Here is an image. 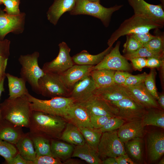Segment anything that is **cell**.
Instances as JSON below:
<instances>
[{
	"label": "cell",
	"mask_w": 164,
	"mask_h": 164,
	"mask_svg": "<svg viewBox=\"0 0 164 164\" xmlns=\"http://www.w3.org/2000/svg\"><path fill=\"white\" fill-rule=\"evenodd\" d=\"M63 118L43 112L32 111L29 128L31 134L59 139L66 126Z\"/></svg>",
	"instance_id": "cell-1"
},
{
	"label": "cell",
	"mask_w": 164,
	"mask_h": 164,
	"mask_svg": "<svg viewBox=\"0 0 164 164\" xmlns=\"http://www.w3.org/2000/svg\"><path fill=\"white\" fill-rule=\"evenodd\" d=\"M27 95L14 99L8 98L1 105L2 120L15 125L29 128L32 110Z\"/></svg>",
	"instance_id": "cell-2"
},
{
	"label": "cell",
	"mask_w": 164,
	"mask_h": 164,
	"mask_svg": "<svg viewBox=\"0 0 164 164\" xmlns=\"http://www.w3.org/2000/svg\"><path fill=\"white\" fill-rule=\"evenodd\" d=\"M164 25L152 20L134 14L125 20L111 35L108 40V46L113 44L121 36L128 34L149 32L152 29H161Z\"/></svg>",
	"instance_id": "cell-3"
},
{
	"label": "cell",
	"mask_w": 164,
	"mask_h": 164,
	"mask_svg": "<svg viewBox=\"0 0 164 164\" xmlns=\"http://www.w3.org/2000/svg\"><path fill=\"white\" fill-rule=\"evenodd\" d=\"M26 95L30 103L32 111H41L63 118L75 103L70 97H58L43 100L36 98L29 93Z\"/></svg>",
	"instance_id": "cell-4"
},
{
	"label": "cell",
	"mask_w": 164,
	"mask_h": 164,
	"mask_svg": "<svg viewBox=\"0 0 164 164\" xmlns=\"http://www.w3.org/2000/svg\"><path fill=\"white\" fill-rule=\"evenodd\" d=\"M75 6L69 12L72 15H87L100 19L104 26H108L112 14L119 10L122 5H115L109 8L105 7L99 2L87 0H75Z\"/></svg>",
	"instance_id": "cell-5"
},
{
	"label": "cell",
	"mask_w": 164,
	"mask_h": 164,
	"mask_svg": "<svg viewBox=\"0 0 164 164\" xmlns=\"http://www.w3.org/2000/svg\"><path fill=\"white\" fill-rule=\"evenodd\" d=\"M39 53L35 51L31 54L21 55L18 59L22 66L21 77L27 82L32 90L38 94H39L38 80L45 74L39 66Z\"/></svg>",
	"instance_id": "cell-6"
},
{
	"label": "cell",
	"mask_w": 164,
	"mask_h": 164,
	"mask_svg": "<svg viewBox=\"0 0 164 164\" xmlns=\"http://www.w3.org/2000/svg\"><path fill=\"white\" fill-rule=\"evenodd\" d=\"M97 150L102 161L108 157L116 158L126 153L124 143L119 138L116 130L102 133Z\"/></svg>",
	"instance_id": "cell-7"
},
{
	"label": "cell",
	"mask_w": 164,
	"mask_h": 164,
	"mask_svg": "<svg viewBox=\"0 0 164 164\" xmlns=\"http://www.w3.org/2000/svg\"><path fill=\"white\" fill-rule=\"evenodd\" d=\"M39 94L53 98L69 97L70 91L64 85L58 74L46 73L38 80Z\"/></svg>",
	"instance_id": "cell-8"
},
{
	"label": "cell",
	"mask_w": 164,
	"mask_h": 164,
	"mask_svg": "<svg viewBox=\"0 0 164 164\" xmlns=\"http://www.w3.org/2000/svg\"><path fill=\"white\" fill-rule=\"evenodd\" d=\"M59 51L57 56L52 61L45 63L42 69L44 72L60 74L74 65L70 55V49L65 42L58 45Z\"/></svg>",
	"instance_id": "cell-9"
},
{
	"label": "cell",
	"mask_w": 164,
	"mask_h": 164,
	"mask_svg": "<svg viewBox=\"0 0 164 164\" xmlns=\"http://www.w3.org/2000/svg\"><path fill=\"white\" fill-rule=\"evenodd\" d=\"M120 42H117L115 47L98 64L94 66L93 70L107 69L129 71L131 70V64L122 55L119 51Z\"/></svg>",
	"instance_id": "cell-10"
},
{
	"label": "cell",
	"mask_w": 164,
	"mask_h": 164,
	"mask_svg": "<svg viewBox=\"0 0 164 164\" xmlns=\"http://www.w3.org/2000/svg\"><path fill=\"white\" fill-rule=\"evenodd\" d=\"M111 103L118 109L117 117L128 122L142 120L146 109L130 97H127Z\"/></svg>",
	"instance_id": "cell-11"
},
{
	"label": "cell",
	"mask_w": 164,
	"mask_h": 164,
	"mask_svg": "<svg viewBox=\"0 0 164 164\" xmlns=\"http://www.w3.org/2000/svg\"><path fill=\"white\" fill-rule=\"evenodd\" d=\"M134 14L164 24V12L162 5H154L144 0H127Z\"/></svg>",
	"instance_id": "cell-12"
},
{
	"label": "cell",
	"mask_w": 164,
	"mask_h": 164,
	"mask_svg": "<svg viewBox=\"0 0 164 164\" xmlns=\"http://www.w3.org/2000/svg\"><path fill=\"white\" fill-rule=\"evenodd\" d=\"M86 108L89 115L117 116L118 109L111 103L93 95L86 101L79 103Z\"/></svg>",
	"instance_id": "cell-13"
},
{
	"label": "cell",
	"mask_w": 164,
	"mask_h": 164,
	"mask_svg": "<svg viewBox=\"0 0 164 164\" xmlns=\"http://www.w3.org/2000/svg\"><path fill=\"white\" fill-rule=\"evenodd\" d=\"M26 14L21 13L17 15H11L0 12V39L10 32L19 34L23 32Z\"/></svg>",
	"instance_id": "cell-14"
},
{
	"label": "cell",
	"mask_w": 164,
	"mask_h": 164,
	"mask_svg": "<svg viewBox=\"0 0 164 164\" xmlns=\"http://www.w3.org/2000/svg\"><path fill=\"white\" fill-rule=\"evenodd\" d=\"M97 89L94 83L89 75L77 82L70 91L69 97L75 102L84 101L94 95Z\"/></svg>",
	"instance_id": "cell-15"
},
{
	"label": "cell",
	"mask_w": 164,
	"mask_h": 164,
	"mask_svg": "<svg viewBox=\"0 0 164 164\" xmlns=\"http://www.w3.org/2000/svg\"><path fill=\"white\" fill-rule=\"evenodd\" d=\"M125 87L130 97L146 109L160 108L156 100L146 88L144 82Z\"/></svg>",
	"instance_id": "cell-16"
},
{
	"label": "cell",
	"mask_w": 164,
	"mask_h": 164,
	"mask_svg": "<svg viewBox=\"0 0 164 164\" xmlns=\"http://www.w3.org/2000/svg\"><path fill=\"white\" fill-rule=\"evenodd\" d=\"M94 66L75 64L59 75L62 82L70 91L77 82L90 75Z\"/></svg>",
	"instance_id": "cell-17"
},
{
	"label": "cell",
	"mask_w": 164,
	"mask_h": 164,
	"mask_svg": "<svg viewBox=\"0 0 164 164\" xmlns=\"http://www.w3.org/2000/svg\"><path fill=\"white\" fill-rule=\"evenodd\" d=\"M63 118L78 128H93L86 108L79 103L75 102L68 110Z\"/></svg>",
	"instance_id": "cell-18"
},
{
	"label": "cell",
	"mask_w": 164,
	"mask_h": 164,
	"mask_svg": "<svg viewBox=\"0 0 164 164\" xmlns=\"http://www.w3.org/2000/svg\"><path fill=\"white\" fill-rule=\"evenodd\" d=\"M94 95L110 103L125 98H131L125 87L115 83L106 87L96 89Z\"/></svg>",
	"instance_id": "cell-19"
},
{
	"label": "cell",
	"mask_w": 164,
	"mask_h": 164,
	"mask_svg": "<svg viewBox=\"0 0 164 164\" xmlns=\"http://www.w3.org/2000/svg\"><path fill=\"white\" fill-rule=\"evenodd\" d=\"M142 120L133 121L124 124L117 131L118 137L124 143L136 138H142L144 134Z\"/></svg>",
	"instance_id": "cell-20"
},
{
	"label": "cell",
	"mask_w": 164,
	"mask_h": 164,
	"mask_svg": "<svg viewBox=\"0 0 164 164\" xmlns=\"http://www.w3.org/2000/svg\"><path fill=\"white\" fill-rule=\"evenodd\" d=\"M149 157L152 162L159 159L164 153V134L159 132L150 133L147 139Z\"/></svg>",
	"instance_id": "cell-21"
},
{
	"label": "cell",
	"mask_w": 164,
	"mask_h": 164,
	"mask_svg": "<svg viewBox=\"0 0 164 164\" xmlns=\"http://www.w3.org/2000/svg\"><path fill=\"white\" fill-rule=\"evenodd\" d=\"M75 4V0H55L47 12L48 20L56 25L61 16L65 12L72 10Z\"/></svg>",
	"instance_id": "cell-22"
},
{
	"label": "cell",
	"mask_w": 164,
	"mask_h": 164,
	"mask_svg": "<svg viewBox=\"0 0 164 164\" xmlns=\"http://www.w3.org/2000/svg\"><path fill=\"white\" fill-rule=\"evenodd\" d=\"M112 46L108 47L102 52L97 55L90 54L86 50H83L74 55L72 59L75 64L95 66L99 63L111 50Z\"/></svg>",
	"instance_id": "cell-23"
},
{
	"label": "cell",
	"mask_w": 164,
	"mask_h": 164,
	"mask_svg": "<svg viewBox=\"0 0 164 164\" xmlns=\"http://www.w3.org/2000/svg\"><path fill=\"white\" fill-rule=\"evenodd\" d=\"M71 157H78L91 164H102L98 152L93 149L86 142L74 147Z\"/></svg>",
	"instance_id": "cell-24"
},
{
	"label": "cell",
	"mask_w": 164,
	"mask_h": 164,
	"mask_svg": "<svg viewBox=\"0 0 164 164\" xmlns=\"http://www.w3.org/2000/svg\"><path fill=\"white\" fill-rule=\"evenodd\" d=\"M5 76L8 81L9 98H15L26 95L29 93L26 86V82L23 78L8 73H6Z\"/></svg>",
	"instance_id": "cell-25"
},
{
	"label": "cell",
	"mask_w": 164,
	"mask_h": 164,
	"mask_svg": "<svg viewBox=\"0 0 164 164\" xmlns=\"http://www.w3.org/2000/svg\"><path fill=\"white\" fill-rule=\"evenodd\" d=\"M15 145L21 156L26 160L31 161L32 163L36 154L29 132L24 134Z\"/></svg>",
	"instance_id": "cell-26"
},
{
	"label": "cell",
	"mask_w": 164,
	"mask_h": 164,
	"mask_svg": "<svg viewBox=\"0 0 164 164\" xmlns=\"http://www.w3.org/2000/svg\"><path fill=\"white\" fill-rule=\"evenodd\" d=\"M7 122V124L5 126L0 123V138L15 145L24 134L22 130V127Z\"/></svg>",
	"instance_id": "cell-27"
},
{
	"label": "cell",
	"mask_w": 164,
	"mask_h": 164,
	"mask_svg": "<svg viewBox=\"0 0 164 164\" xmlns=\"http://www.w3.org/2000/svg\"><path fill=\"white\" fill-rule=\"evenodd\" d=\"M59 139L76 145H82L86 142L78 128L69 122L67 123Z\"/></svg>",
	"instance_id": "cell-28"
},
{
	"label": "cell",
	"mask_w": 164,
	"mask_h": 164,
	"mask_svg": "<svg viewBox=\"0 0 164 164\" xmlns=\"http://www.w3.org/2000/svg\"><path fill=\"white\" fill-rule=\"evenodd\" d=\"M116 70L107 69L92 70L90 75L97 88L106 87L115 84L114 75Z\"/></svg>",
	"instance_id": "cell-29"
},
{
	"label": "cell",
	"mask_w": 164,
	"mask_h": 164,
	"mask_svg": "<svg viewBox=\"0 0 164 164\" xmlns=\"http://www.w3.org/2000/svg\"><path fill=\"white\" fill-rule=\"evenodd\" d=\"M74 146L73 145L58 140L51 139V149L53 155L64 161L71 157Z\"/></svg>",
	"instance_id": "cell-30"
},
{
	"label": "cell",
	"mask_w": 164,
	"mask_h": 164,
	"mask_svg": "<svg viewBox=\"0 0 164 164\" xmlns=\"http://www.w3.org/2000/svg\"><path fill=\"white\" fill-rule=\"evenodd\" d=\"M160 108L146 109L142 118L143 126L152 125L164 128V112Z\"/></svg>",
	"instance_id": "cell-31"
},
{
	"label": "cell",
	"mask_w": 164,
	"mask_h": 164,
	"mask_svg": "<svg viewBox=\"0 0 164 164\" xmlns=\"http://www.w3.org/2000/svg\"><path fill=\"white\" fill-rule=\"evenodd\" d=\"M37 155L53 156L51 149V140L44 136L29 132Z\"/></svg>",
	"instance_id": "cell-32"
},
{
	"label": "cell",
	"mask_w": 164,
	"mask_h": 164,
	"mask_svg": "<svg viewBox=\"0 0 164 164\" xmlns=\"http://www.w3.org/2000/svg\"><path fill=\"white\" fill-rule=\"evenodd\" d=\"M83 135L86 143L98 152V146L102 133L99 129L93 128H78Z\"/></svg>",
	"instance_id": "cell-33"
},
{
	"label": "cell",
	"mask_w": 164,
	"mask_h": 164,
	"mask_svg": "<svg viewBox=\"0 0 164 164\" xmlns=\"http://www.w3.org/2000/svg\"><path fill=\"white\" fill-rule=\"evenodd\" d=\"M125 147L130 156L134 159L140 160L142 156V143L141 138H136L125 143Z\"/></svg>",
	"instance_id": "cell-34"
},
{
	"label": "cell",
	"mask_w": 164,
	"mask_h": 164,
	"mask_svg": "<svg viewBox=\"0 0 164 164\" xmlns=\"http://www.w3.org/2000/svg\"><path fill=\"white\" fill-rule=\"evenodd\" d=\"M18 152L13 144L0 138V155L5 158L8 164Z\"/></svg>",
	"instance_id": "cell-35"
},
{
	"label": "cell",
	"mask_w": 164,
	"mask_h": 164,
	"mask_svg": "<svg viewBox=\"0 0 164 164\" xmlns=\"http://www.w3.org/2000/svg\"><path fill=\"white\" fill-rule=\"evenodd\" d=\"M123 56L128 60L130 59L137 57L145 58L155 57L164 58V54L155 53L143 46L135 52L125 54Z\"/></svg>",
	"instance_id": "cell-36"
},
{
	"label": "cell",
	"mask_w": 164,
	"mask_h": 164,
	"mask_svg": "<svg viewBox=\"0 0 164 164\" xmlns=\"http://www.w3.org/2000/svg\"><path fill=\"white\" fill-rule=\"evenodd\" d=\"M152 51L159 54H164V38L162 35L155 36V37L143 45Z\"/></svg>",
	"instance_id": "cell-37"
},
{
	"label": "cell",
	"mask_w": 164,
	"mask_h": 164,
	"mask_svg": "<svg viewBox=\"0 0 164 164\" xmlns=\"http://www.w3.org/2000/svg\"><path fill=\"white\" fill-rule=\"evenodd\" d=\"M155 71L152 68L148 74L144 81L145 86L150 94L156 100L158 97V94L155 83Z\"/></svg>",
	"instance_id": "cell-38"
},
{
	"label": "cell",
	"mask_w": 164,
	"mask_h": 164,
	"mask_svg": "<svg viewBox=\"0 0 164 164\" xmlns=\"http://www.w3.org/2000/svg\"><path fill=\"white\" fill-rule=\"evenodd\" d=\"M126 40L123 45V53L125 54L135 52L143 46V45L132 34L126 35Z\"/></svg>",
	"instance_id": "cell-39"
},
{
	"label": "cell",
	"mask_w": 164,
	"mask_h": 164,
	"mask_svg": "<svg viewBox=\"0 0 164 164\" xmlns=\"http://www.w3.org/2000/svg\"><path fill=\"white\" fill-rule=\"evenodd\" d=\"M125 122V121L118 117H111L103 127L99 129L102 133L112 131L118 129Z\"/></svg>",
	"instance_id": "cell-40"
},
{
	"label": "cell",
	"mask_w": 164,
	"mask_h": 164,
	"mask_svg": "<svg viewBox=\"0 0 164 164\" xmlns=\"http://www.w3.org/2000/svg\"><path fill=\"white\" fill-rule=\"evenodd\" d=\"M20 0H2V3L5 6L4 11L11 15H17L21 12L19 9Z\"/></svg>",
	"instance_id": "cell-41"
},
{
	"label": "cell",
	"mask_w": 164,
	"mask_h": 164,
	"mask_svg": "<svg viewBox=\"0 0 164 164\" xmlns=\"http://www.w3.org/2000/svg\"><path fill=\"white\" fill-rule=\"evenodd\" d=\"M61 161L59 158L50 155H37L32 162V164H61Z\"/></svg>",
	"instance_id": "cell-42"
},
{
	"label": "cell",
	"mask_w": 164,
	"mask_h": 164,
	"mask_svg": "<svg viewBox=\"0 0 164 164\" xmlns=\"http://www.w3.org/2000/svg\"><path fill=\"white\" fill-rule=\"evenodd\" d=\"M147 74L145 72L136 75L131 74L126 80L123 86H132L144 82Z\"/></svg>",
	"instance_id": "cell-43"
},
{
	"label": "cell",
	"mask_w": 164,
	"mask_h": 164,
	"mask_svg": "<svg viewBox=\"0 0 164 164\" xmlns=\"http://www.w3.org/2000/svg\"><path fill=\"white\" fill-rule=\"evenodd\" d=\"M91 123L93 128L99 129L101 128L111 117L103 115H90Z\"/></svg>",
	"instance_id": "cell-44"
},
{
	"label": "cell",
	"mask_w": 164,
	"mask_h": 164,
	"mask_svg": "<svg viewBox=\"0 0 164 164\" xmlns=\"http://www.w3.org/2000/svg\"><path fill=\"white\" fill-rule=\"evenodd\" d=\"M131 74L128 71L116 70L114 75V80L116 84L123 86L126 80Z\"/></svg>",
	"instance_id": "cell-45"
},
{
	"label": "cell",
	"mask_w": 164,
	"mask_h": 164,
	"mask_svg": "<svg viewBox=\"0 0 164 164\" xmlns=\"http://www.w3.org/2000/svg\"><path fill=\"white\" fill-rule=\"evenodd\" d=\"M134 68L136 70H141L146 67L147 59L145 57H137L130 59Z\"/></svg>",
	"instance_id": "cell-46"
},
{
	"label": "cell",
	"mask_w": 164,
	"mask_h": 164,
	"mask_svg": "<svg viewBox=\"0 0 164 164\" xmlns=\"http://www.w3.org/2000/svg\"><path fill=\"white\" fill-rule=\"evenodd\" d=\"M146 67L151 68H159L164 64V58L155 57L147 58Z\"/></svg>",
	"instance_id": "cell-47"
},
{
	"label": "cell",
	"mask_w": 164,
	"mask_h": 164,
	"mask_svg": "<svg viewBox=\"0 0 164 164\" xmlns=\"http://www.w3.org/2000/svg\"><path fill=\"white\" fill-rule=\"evenodd\" d=\"M131 34L142 44L143 46L155 37V36L152 35L149 32Z\"/></svg>",
	"instance_id": "cell-48"
},
{
	"label": "cell",
	"mask_w": 164,
	"mask_h": 164,
	"mask_svg": "<svg viewBox=\"0 0 164 164\" xmlns=\"http://www.w3.org/2000/svg\"><path fill=\"white\" fill-rule=\"evenodd\" d=\"M10 42L8 40L0 39V56L8 58L9 55V47Z\"/></svg>",
	"instance_id": "cell-49"
},
{
	"label": "cell",
	"mask_w": 164,
	"mask_h": 164,
	"mask_svg": "<svg viewBox=\"0 0 164 164\" xmlns=\"http://www.w3.org/2000/svg\"><path fill=\"white\" fill-rule=\"evenodd\" d=\"M118 164H135L136 163L132 160L126 153L115 158Z\"/></svg>",
	"instance_id": "cell-50"
},
{
	"label": "cell",
	"mask_w": 164,
	"mask_h": 164,
	"mask_svg": "<svg viewBox=\"0 0 164 164\" xmlns=\"http://www.w3.org/2000/svg\"><path fill=\"white\" fill-rule=\"evenodd\" d=\"M9 164H32V162L24 159L18 152L11 159Z\"/></svg>",
	"instance_id": "cell-51"
},
{
	"label": "cell",
	"mask_w": 164,
	"mask_h": 164,
	"mask_svg": "<svg viewBox=\"0 0 164 164\" xmlns=\"http://www.w3.org/2000/svg\"><path fill=\"white\" fill-rule=\"evenodd\" d=\"M8 58L0 56V80L5 76V70L6 68Z\"/></svg>",
	"instance_id": "cell-52"
},
{
	"label": "cell",
	"mask_w": 164,
	"mask_h": 164,
	"mask_svg": "<svg viewBox=\"0 0 164 164\" xmlns=\"http://www.w3.org/2000/svg\"><path fill=\"white\" fill-rule=\"evenodd\" d=\"M102 164H118L115 158L109 157L107 158L102 161Z\"/></svg>",
	"instance_id": "cell-53"
},
{
	"label": "cell",
	"mask_w": 164,
	"mask_h": 164,
	"mask_svg": "<svg viewBox=\"0 0 164 164\" xmlns=\"http://www.w3.org/2000/svg\"><path fill=\"white\" fill-rule=\"evenodd\" d=\"M157 103L160 107L162 109H164V94L162 93L158 94V97L157 100Z\"/></svg>",
	"instance_id": "cell-54"
},
{
	"label": "cell",
	"mask_w": 164,
	"mask_h": 164,
	"mask_svg": "<svg viewBox=\"0 0 164 164\" xmlns=\"http://www.w3.org/2000/svg\"><path fill=\"white\" fill-rule=\"evenodd\" d=\"M5 77L2 78L0 80V99L2 93L4 91V83ZM2 121V117L0 108V122Z\"/></svg>",
	"instance_id": "cell-55"
},
{
	"label": "cell",
	"mask_w": 164,
	"mask_h": 164,
	"mask_svg": "<svg viewBox=\"0 0 164 164\" xmlns=\"http://www.w3.org/2000/svg\"><path fill=\"white\" fill-rule=\"evenodd\" d=\"M80 162L75 159H70V158L63 161V164H79Z\"/></svg>",
	"instance_id": "cell-56"
},
{
	"label": "cell",
	"mask_w": 164,
	"mask_h": 164,
	"mask_svg": "<svg viewBox=\"0 0 164 164\" xmlns=\"http://www.w3.org/2000/svg\"><path fill=\"white\" fill-rule=\"evenodd\" d=\"M159 164H164V159L162 158L159 162Z\"/></svg>",
	"instance_id": "cell-57"
},
{
	"label": "cell",
	"mask_w": 164,
	"mask_h": 164,
	"mask_svg": "<svg viewBox=\"0 0 164 164\" xmlns=\"http://www.w3.org/2000/svg\"><path fill=\"white\" fill-rule=\"evenodd\" d=\"M90 2H100V0H87Z\"/></svg>",
	"instance_id": "cell-58"
},
{
	"label": "cell",
	"mask_w": 164,
	"mask_h": 164,
	"mask_svg": "<svg viewBox=\"0 0 164 164\" xmlns=\"http://www.w3.org/2000/svg\"><path fill=\"white\" fill-rule=\"evenodd\" d=\"M2 0H0V5L2 4Z\"/></svg>",
	"instance_id": "cell-59"
}]
</instances>
